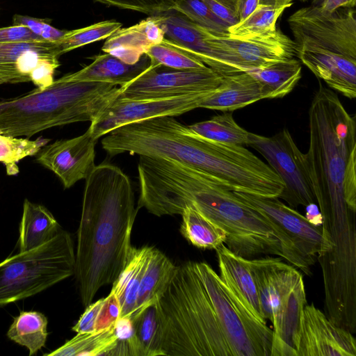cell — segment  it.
Segmentation results:
<instances>
[{"instance_id": "obj_1", "label": "cell", "mask_w": 356, "mask_h": 356, "mask_svg": "<svg viewBox=\"0 0 356 356\" xmlns=\"http://www.w3.org/2000/svg\"><path fill=\"white\" fill-rule=\"evenodd\" d=\"M138 209L161 216L191 206L226 233L225 245L245 259L259 254L284 259L307 275L312 264L272 222L212 177L181 163L140 156Z\"/></svg>"}, {"instance_id": "obj_2", "label": "cell", "mask_w": 356, "mask_h": 356, "mask_svg": "<svg viewBox=\"0 0 356 356\" xmlns=\"http://www.w3.org/2000/svg\"><path fill=\"white\" fill-rule=\"evenodd\" d=\"M137 211L128 176L110 163L95 165L86 179L75 253L74 275L84 307L124 268Z\"/></svg>"}, {"instance_id": "obj_3", "label": "cell", "mask_w": 356, "mask_h": 356, "mask_svg": "<svg viewBox=\"0 0 356 356\" xmlns=\"http://www.w3.org/2000/svg\"><path fill=\"white\" fill-rule=\"evenodd\" d=\"M306 165L324 218H348L356 209V123L337 94L319 83L309 109Z\"/></svg>"}, {"instance_id": "obj_4", "label": "cell", "mask_w": 356, "mask_h": 356, "mask_svg": "<svg viewBox=\"0 0 356 356\" xmlns=\"http://www.w3.org/2000/svg\"><path fill=\"white\" fill-rule=\"evenodd\" d=\"M155 306L163 355L232 356L193 262L177 266Z\"/></svg>"}, {"instance_id": "obj_5", "label": "cell", "mask_w": 356, "mask_h": 356, "mask_svg": "<svg viewBox=\"0 0 356 356\" xmlns=\"http://www.w3.org/2000/svg\"><path fill=\"white\" fill-rule=\"evenodd\" d=\"M121 90L113 83L77 81L65 74L45 88L0 101V131L30 138L54 127L91 122Z\"/></svg>"}, {"instance_id": "obj_6", "label": "cell", "mask_w": 356, "mask_h": 356, "mask_svg": "<svg viewBox=\"0 0 356 356\" xmlns=\"http://www.w3.org/2000/svg\"><path fill=\"white\" fill-rule=\"evenodd\" d=\"M288 24L301 62L331 88L355 98V10L340 8L327 13L312 5L293 13Z\"/></svg>"}, {"instance_id": "obj_7", "label": "cell", "mask_w": 356, "mask_h": 356, "mask_svg": "<svg viewBox=\"0 0 356 356\" xmlns=\"http://www.w3.org/2000/svg\"><path fill=\"white\" fill-rule=\"evenodd\" d=\"M263 317L273 323L270 356H296L295 339L307 304L302 275L281 257L248 259Z\"/></svg>"}, {"instance_id": "obj_8", "label": "cell", "mask_w": 356, "mask_h": 356, "mask_svg": "<svg viewBox=\"0 0 356 356\" xmlns=\"http://www.w3.org/2000/svg\"><path fill=\"white\" fill-rule=\"evenodd\" d=\"M74 267V243L63 230L36 248L8 257L0 262V307L70 277Z\"/></svg>"}, {"instance_id": "obj_9", "label": "cell", "mask_w": 356, "mask_h": 356, "mask_svg": "<svg viewBox=\"0 0 356 356\" xmlns=\"http://www.w3.org/2000/svg\"><path fill=\"white\" fill-rule=\"evenodd\" d=\"M232 356H270L273 330L258 321L206 262H193Z\"/></svg>"}, {"instance_id": "obj_10", "label": "cell", "mask_w": 356, "mask_h": 356, "mask_svg": "<svg viewBox=\"0 0 356 356\" xmlns=\"http://www.w3.org/2000/svg\"><path fill=\"white\" fill-rule=\"evenodd\" d=\"M247 145L259 152L284 184L279 197L291 208L316 203L305 154L299 149L289 131L283 129L266 137L249 132Z\"/></svg>"}, {"instance_id": "obj_11", "label": "cell", "mask_w": 356, "mask_h": 356, "mask_svg": "<svg viewBox=\"0 0 356 356\" xmlns=\"http://www.w3.org/2000/svg\"><path fill=\"white\" fill-rule=\"evenodd\" d=\"M241 200L276 225L291 241L297 251L312 265L317 255L333 250L335 243L325 228L312 225L306 218L278 197H265L233 191Z\"/></svg>"}, {"instance_id": "obj_12", "label": "cell", "mask_w": 356, "mask_h": 356, "mask_svg": "<svg viewBox=\"0 0 356 356\" xmlns=\"http://www.w3.org/2000/svg\"><path fill=\"white\" fill-rule=\"evenodd\" d=\"M213 90L184 95L141 99L117 97L91 122L88 129L97 140L111 131L134 122L161 116H177L199 108Z\"/></svg>"}, {"instance_id": "obj_13", "label": "cell", "mask_w": 356, "mask_h": 356, "mask_svg": "<svg viewBox=\"0 0 356 356\" xmlns=\"http://www.w3.org/2000/svg\"><path fill=\"white\" fill-rule=\"evenodd\" d=\"M222 76L209 67L202 70H176L150 65L136 79L120 86L118 97L163 98L211 91L220 84Z\"/></svg>"}, {"instance_id": "obj_14", "label": "cell", "mask_w": 356, "mask_h": 356, "mask_svg": "<svg viewBox=\"0 0 356 356\" xmlns=\"http://www.w3.org/2000/svg\"><path fill=\"white\" fill-rule=\"evenodd\" d=\"M58 57L54 42L0 43V73L13 77L15 83L31 81L43 88L54 81Z\"/></svg>"}, {"instance_id": "obj_15", "label": "cell", "mask_w": 356, "mask_h": 356, "mask_svg": "<svg viewBox=\"0 0 356 356\" xmlns=\"http://www.w3.org/2000/svg\"><path fill=\"white\" fill-rule=\"evenodd\" d=\"M211 39L225 51L241 72L296 56L294 41L280 30L269 34L246 36L211 33Z\"/></svg>"}, {"instance_id": "obj_16", "label": "cell", "mask_w": 356, "mask_h": 356, "mask_svg": "<svg viewBox=\"0 0 356 356\" xmlns=\"http://www.w3.org/2000/svg\"><path fill=\"white\" fill-rule=\"evenodd\" d=\"M297 356H355V340L313 303L304 307L295 339Z\"/></svg>"}, {"instance_id": "obj_17", "label": "cell", "mask_w": 356, "mask_h": 356, "mask_svg": "<svg viewBox=\"0 0 356 356\" xmlns=\"http://www.w3.org/2000/svg\"><path fill=\"white\" fill-rule=\"evenodd\" d=\"M158 15L165 38L222 76L241 72L225 51L212 42L211 32L173 9Z\"/></svg>"}, {"instance_id": "obj_18", "label": "cell", "mask_w": 356, "mask_h": 356, "mask_svg": "<svg viewBox=\"0 0 356 356\" xmlns=\"http://www.w3.org/2000/svg\"><path fill=\"white\" fill-rule=\"evenodd\" d=\"M96 142L88 129L77 137L45 145L35 155V161L54 172L69 188L86 179L95 167Z\"/></svg>"}, {"instance_id": "obj_19", "label": "cell", "mask_w": 356, "mask_h": 356, "mask_svg": "<svg viewBox=\"0 0 356 356\" xmlns=\"http://www.w3.org/2000/svg\"><path fill=\"white\" fill-rule=\"evenodd\" d=\"M165 38L159 16H149L128 28H120L106 38L102 50L134 65L152 45Z\"/></svg>"}, {"instance_id": "obj_20", "label": "cell", "mask_w": 356, "mask_h": 356, "mask_svg": "<svg viewBox=\"0 0 356 356\" xmlns=\"http://www.w3.org/2000/svg\"><path fill=\"white\" fill-rule=\"evenodd\" d=\"M215 250L222 282L258 321L266 323L261 310L258 292L248 259L236 255L225 244Z\"/></svg>"}, {"instance_id": "obj_21", "label": "cell", "mask_w": 356, "mask_h": 356, "mask_svg": "<svg viewBox=\"0 0 356 356\" xmlns=\"http://www.w3.org/2000/svg\"><path fill=\"white\" fill-rule=\"evenodd\" d=\"M263 99H270L269 92L243 72L224 75L220 84L201 102L199 108L232 111Z\"/></svg>"}, {"instance_id": "obj_22", "label": "cell", "mask_w": 356, "mask_h": 356, "mask_svg": "<svg viewBox=\"0 0 356 356\" xmlns=\"http://www.w3.org/2000/svg\"><path fill=\"white\" fill-rule=\"evenodd\" d=\"M149 65L150 59L145 54L134 65L106 54L96 56L90 65L67 75L74 80L107 82L123 86L138 76Z\"/></svg>"}, {"instance_id": "obj_23", "label": "cell", "mask_w": 356, "mask_h": 356, "mask_svg": "<svg viewBox=\"0 0 356 356\" xmlns=\"http://www.w3.org/2000/svg\"><path fill=\"white\" fill-rule=\"evenodd\" d=\"M177 269L170 259L152 246L140 280L133 321L148 307L155 305L163 296Z\"/></svg>"}, {"instance_id": "obj_24", "label": "cell", "mask_w": 356, "mask_h": 356, "mask_svg": "<svg viewBox=\"0 0 356 356\" xmlns=\"http://www.w3.org/2000/svg\"><path fill=\"white\" fill-rule=\"evenodd\" d=\"M152 248L131 247L124 268L112 284L111 292L115 295L120 305V318H131L134 312L140 280Z\"/></svg>"}, {"instance_id": "obj_25", "label": "cell", "mask_w": 356, "mask_h": 356, "mask_svg": "<svg viewBox=\"0 0 356 356\" xmlns=\"http://www.w3.org/2000/svg\"><path fill=\"white\" fill-rule=\"evenodd\" d=\"M60 230L56 219L45 207L24 200L17 243L19 252L27 251L46 243Z\"/></svg>"}, {"instance_id": "obj_26", "label": "cell", "mask_w": 356, "mask_h": 356, "mask_svg": "<svg viewBox=\"0 0 356 356\" xmlns=\"http://www.w3.org/2000/svg\"><path fill=\"white\" fill-rule=\"evenodd\" d=\"M115 323L108 328L77 333L73 338L44 356H97L111 355L119 341L115 332Z\"/></svg>"}, {"instance_id": "obj_27", "label": "cell", "mask_w": 356, "mask_h": 356, "mask_svg": "<svg viewBox=\"0 0 356 356\" xmlns=\"http://www.w3.org/2000/svg\"><path fill=\"white\" fill-rule=\"evenodd\" d=\"M302 67L295 58L277 62L245 72L261 83L269 92L270 99L288 95L301 78Z\"/></svg>"}, {"instance_id": "obj_28", "label": "cell", "mask_w": 356, "mask_h": 356, "mask_svg": "<svg viewBox=\"0 0 356 356\" xmlns=\"http://www.w3.org/2000/svg\"><path fill=\"white\" fill-rule=\"evenodd\" d=\"M134 331L125 343L128 355H163L155 305L148 307L133 321Z\"/></svg>"}, {"instance_id": "obj_29", "label": "cell", "mask_w": 356, "mask_h": 356, "mask_svg": "<svg viewBox=\"0 0 356 356\" xmlns=\"http://www.w3.org/2000/svg\"><path fill=\"white\" fill-rule=\"evenodd\" d=\"M181 215V234L192 245L201 249L216 250L225 244V232L197 209L188 206Z\"/></svg>"}, {"instance_id": "obj_30", "label": "cell", "mask_w": 356, "mask_h": 356, "mask_svg": "<svg viewBox=\"0 0 356 356\" xmlns=\"http://www.w3.org/2000/svg\"><path fill=\"white\" fill-rule=\"evenodd\" d=\"M48 320L41 312L22 311L15 317L7 332L8 338L26 347L29 355H35L47 341Z\"/></svg>"}, {"instance_id": "obj_31", "label": "cell", "mask_w": 356, "mask_h": 356, "mask_svg": "<svg viewBox=\"0 0 356 356\" xmlns=\"http://www.w3.org/2000/svg\"><path fill=\"white\" fill-rule=\"evenodd\" d=\"M188 127L195 134L220 143L243 145L248 140L249 132L238 125L229 112Z\"/></svg>"}, {"instance_id": "obj_32", "label": "cell", "mask_w": 356, "mask_h": 356, "mask_svg": "<svg viewBox=\"0 0 356 356\" xmlns=\"http://www.w3.org/2000/svg\"><path fill=\"white\" fill-rule=\"evenodd\" d=\"M152 66L163 65L176 70H202L207 67L202 61L182 49L177 42L164 38L145 52Z\"/></svg>"}, {"instance_id": "obj_33", "label": "cell", "mask_w": 356, "mask_h": 356, "mask_svg": "<svg viewBox=\"0 0 356 356\" xmlns=\"http://www.w3.org/2000/svg\"><path fill=\"white\" fill-rule=\"evenodd\" d=\"M50 141L42 136L31 140L28 138H18L0 131V162L6 166L8 175L19 172L17 163L22 159L35 156L38 151Z\"/></svg>"}, {"instance_id": "obj_34", "label": "cell", "mask_w": 356, "mask_h": 356, "mask_svg": "<svg viewBox=\"0 0 356 356\" xmlns=\"http://www.w3.org/2000/svg\"><path fill=\"white\" fill-rule=\"evenodd\" d=\"M121 26L120 22L106 20L86 27L67 31L59 40L54 42L58 54L60 56L80 47L106 39Z\"/></svg>"}, {"instance_id": "obj_35", "label": "cell", "mask_w": 356, "mask_h": 356, "mask_svg": "<svg viewBox=\"0 0 356 356\" xmlns=\"http://www.w3.org/2000/svg\"><path fill=\"white\" fill-rule=\"evenodd\" d=\"M289 6H275L259 4L246 19L228 29L233 36L264 35L275 32L276 22Z\"/></svg>"}, {"instance_id": "obj_36", "label": "cell", "mask_w": 356, "mask_h": 356, "mask_svg": "<svg viewBox=\"0 0 356 356\" xmlns=\"http://www.w3.org/2000/svg\"><path fill=\"white\" fill-rule=\"evenodd\" d=\"M173 10L213 34L223 35L229 33L228 29L202 0H175Z\"/></svg>"}, {"instance_id": "obj_37", "label": "cell", "mask_w": 356, "mask_h": 356, "mask_svg": "<svg viewBox=\"0 0 356 356\" xmlns=\"http://www.w3.org/2000/svg\"><path fill=\"white\" fill-rule=\"evenodd\" d=\"M109 6L157 15L173 9L175 0H94Z\"/></svg>"}, {"instance_id": "obj_38", "label": "cell", "mask_w": 356, "mask_h": 356, "mask_svg": "<svg viewBox=\"0 0 356 356\" xmlns=\"http://www.w3.org/2000/svg\"><path fill=\"white\" fill-rule=\"evenodd\" d=\"M13 25L26 26L42 40L55 42L59 40L67 31L58 29L49 24V20L30 16L15 15Z\"/></svg>"}, {"instance_id": "obj_39", "label": "cell", "mask_w": 356, "mask_h": 356, "mask_svg": "<svg viewBox=\"0 0 356 356\" xmlns=\"http://www.w3.org/2000/svg\"><path fill=\"white\" fill-rule=\"evenodd\" d=\"M202 1L227 29L239 22L237 0Z\"/></svg>"}, {"instance_id": "obj_40", "label": "cell", "mask_w": 356, "mask_h": 356, "mask_svg": "<svg viewBox=\"0 0 356 356\" xmlns=\"http://www.w3.org/2000/svg\"><path fill=\"white\" fill-rule=\"evenodd\" d=\"M120 316V305L115 295L110 292L103 298L97 323L95 331H99L113 325Z\"/></svg>"}, {"instance_id": "obj_41", "label": "cell", "mask_w": 356, "mask_h": 356, "mask_svg": "<svg viewBox=\"0 0 356 356\" xmlns=\"http://www.w3.org/2000/svg\"><path fill=\"white\" fill-rule=\"evenodd\" d=\"M103 298L90 303L81 314L72 330L76 333L95 332V326L98 314L102 305Z\"/></svg>"}, {"instance_id": "obj_42", "label": "cell", "mask_w": 356, "mask_h": 356, "mask_svg": "<svg viewBox=\"0 0 356 356\" xmlns=\"http://www.w3.org/2000/svg\"><path fill=\"white\" fill-rule=\"evenodd\" d=\"M42 40L26 26L12 25L0 28V43Z\"/></svg>"}, {"instance_id": "obj_43", "label": "cell", "mask_w": 356, "mask_h": 356, "mask_svg": "<svg viewBox=\"0 0 356 356\" xmlns=\"http://www.w3.org/2000/svg\"><path fill=\"white\" fill-rule=\"evenodd\" d=\"M134 331L133 322L129 318H119L115 323V332L120 341L124 343L131 337Z\"/></svg>"}, {"instance_id": "obj_44", "label": "cell", "mask_w": 356, "mask_h": 356, "mask_svg": "<svg viewBox=\"0 0 356 356\" xmlns=\"http://www.w3.org/2000/svg\"><path fill=\"white\" fill-rule=\"evenodd\" d=\"M356 5V0H323L320 6L321 10L331 13L340 8H353Z\"/></svg>"}, {"instance_id": "obj_45", "label": "cell", "mask_w": 356, "mask_h": 356, "mask_svg": "<svg viewBox=\"0 0 356 356\" xmlns=\"http://www.w3.org/2000/svg\"><path fill=\"white\" fill-rule=\"evenodd\" d=\"M260 0H237L239 22L246 19L259 5Z\"/></svg>"}, {"instance_id": "obj_46", "label": "cell", "mask_w": 356, "mask_h": 356, "mask_svg": "<svg viewBox=\"0 0 356 356\" xmlns=\"http://www.w3.org/2000/svg\"><path fill=\"white\" fill-rule=\"evenodd\" d=\"M305 217L314 226L320 227L325 223L324 218L315 203H312L306 207Z\"/></svg>"}, {"instance_id": "obj_47", "label": "cell", "mask_w": 356, "mask_h": 356, "mask_svg": "<svg viewBox=\"0 0 356 356\" xmlns=\"http://www.w3.org/2000/svg\"><path fill=\"white\" fill-rule=\"evenodd\" d=\"M293 0H260L259 4L271 5L275 6H289L292 5Z\"/></svg>"}, {"instance_id": "obj_48", "label": "cell", "mask_w": 356, "mask_h": 356, "mask_svg": "<svg viewBox=\"0 0 356 356\" xmlns=\"http://www.w3.org/2000/svg\"><path fill=\"white\" fill-rule=\"evenodd\" d=\"M7 83H14V79L9 75L0 73V85Z\"/></svg>"}, {"instance_id": "obj_49", "label": "cell", "mask_w": 356, "mask_h": 356, "mask_svg": "<svg viewBox=\"0 0 356 356\" xmlns=\"http://www.w3.org/2000/svg\"><path fill=\"white\" fill-rule=\"evenodd\" d=\"M301 2H309L311 1L314 6H320L323 0H298Z\"/></svg>"}]
</instances>
